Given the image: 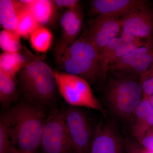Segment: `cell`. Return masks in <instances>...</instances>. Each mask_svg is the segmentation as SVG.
<instances>
[{"label": "cell", "instance_id": "obj_1", "mask_svg": "<svg viewBox=\"0 0 153 153\" xmlns=\"http://www.w3.org/2000/svg\"><path fill=\"white\" fill-rule=\"evenodd\" d=\"M6 113L12 145L19 149L35 153L41 146L46 121L42 107L29 101L23 102Z\"/></svg>", "mask_w": 153, "mask_h": 153}, {"label": "cell", "instance_id": "obj_2", "mask_svg": "<svg viewBox=\"0 0 153 153\" xmlns=\"http://www.w3.org/2000/svg\"><path fill=\"white\" fill-rule=\"evenodd\" d=\"M99 54L83 33L67 48L57 63L63 72L95 83L104 80L109 68L100 60Z\"/></svg>", "mask_w": 153, "mask_h": 153}, {"label": "cell", "instance_id": "obj_3", "mask_svg": "<svg viewBox=\"0 0 153 153\" xmlns=\"http://www.w3.org/2000/svg\"><path fill=\"white\" fill-rule=\"evenodd\" d=\"M19 80L29 101L42 106L55 98L57 85L54 71L42 60H33L22 68L19 73Z\"/></svg>", "mask_w": 153, "mask_h": 153}, {"label": "cell", "instance_id": "obj_4", "mask_svg": "<svg viewBox=\"0 0 153 153\" xmlns=\"http://www.w3.org/2000/svg\"><path fill=\"white\" fill-rule=\"evenodd\" d=\"M143 98L140 79L131 76L111 79L107 87L105 99L109 109L124 121H130Z\"/></svg>", "mask_w": 153, "mask_h": 153}, {"label": "cell", "instance_id": "obj_5", "mask_svg": "<svg viewBox=\"0 0 153 153\" xmlns=\"http://www.w3.org/2000/svg\"><path fill=\"white\" fill-rule=\"evenodd\" d=\"M57 88L71 106L86 107L105 113L101 103L93 94L89 83L82 77L54 70Z\"/></svg>", "mask_w": 153, "mask_h": 153}, {"label": "cell", "instance_id": "obj_6", "mask_svg": "<svg viewBox=\"0 0 153 153\" xmlns=\"http://www.w3.org/2000/svg\"><path fill=\"white\" fill-rule=\"evenodd\" d=\"M41 147L44 153H76L66 126L64 111L55 110L46 119Z\"/></svg>", "mask_w": 153, "mask_h": 153}, {"label": "cell", "instance_id": "obj_7", "mask_svg": "<svg viewBox=\"0 0 153 153\" xmlns=\"http://www.w3.org/2000/svg\"><path fill=\"white\" fill-rule=\"evenodd\" d=\"M64 114L76 153H89L93 135L86 115L79 108L71 106L64 111Z\"/></svg>", "mask_w": 153, "mask_h": 153}, {"label": "cell", "instance_id": "obj_8", "mask_svg": "<svg viewBox=\"0 0 153 153\" xmlns=\"http://www.w3.org/2000/svg\"><path fill=\"white\" fill-rule=\"evenodd\" d=\"M122 32L120 17L100 15L91 19L84 33L92 42L99 53L113 39Z\"/></svg>", "mask_w": 153, "mask_h": 153}, {"label": "cell", "instance_id": "obj_9", "mask_svg": "<svg viewBox=\"0 0 153 153\" xmlns=\"http://www.w3.org/2000/svg\"><path fill=\"white\" fill-rule=\"evenodd\" d=\"M83 9L79 4L67 10L60 19L61 35L55 50V59L58 62L63 53L77 38L82 30L83 20Z\"/></svg>", "mask_w": 153, "mask_h": 153}, {"label": "cell", "instance_id": "obj_10", "mask_svg": "<svg viewBox=\"0 0 153 153\" xmlns=\"http://www.w3.org/2000/svg\"><path fill=\"white\" fill-rule=\"evenodd\" d=\"M122 32L142 39H152L153 12L149 6L137 9L120 17Z\"/></svg>", "mask_w": 153, "mask_h": 153}, {"label": "cell", "instance_id": "obj_11", "mask_svg": "<svg viewBox=\"0 0 153 153\" xmlns=\"http://www.w3.org/2000/svg\"><path fill=\"white\" fill-rule=\"evenodd\" d=\"M124 142L111 123H100L96 128L90 153H123Z\"/></svg>", "mask_w": 153, "mask_h": 153}, {"label": "cell", "instance_id": "obj_12", "mask_svg": "<svg viewBox=\"0 0 153 153\" xmlns=\"http://www.w3.org/2000/svg\"><path fill=\"white\" fill-rule=\"evenodd\" d=\"M149 6L145 0H94L91 2L90 13L96 16L110 15L121 17L131 11Z\"/></svg>", "mask_w": 153, "mask_h": 153}, {"label": "cell", "instance_id": "obj_13", "mask_svg": "<svg viewBox=\"0 0 153 153\" xmlns=\"http://www.w3.org/2000/svg\"><path fill=\"white\" fill-rule=\"evenodd\" d=\"M130 121L132 135L140 143L146 133L153 127V109L149 98L143 97Z\"/></svg>", "mask_w": 153, "mask_h": 153}, {"label": "cell", "instance_id": "obj_14", "mask_svg": "<svg viewBox=\"0 0 153 153\" xmlns=\"http://www.w3.org/2000/svg\"><path fill=\"white\" fill-rule=\"evenodd\" d=\"M29 7L22 1H0V24L4 30H16L19 17Z\"/></svg>", "mask_w": 153, "mask_h": 153}, {"label": "cell", "instance_id": "obj_15", "mask_svg": "<svg viewBox=\"0 0 153 153\" xmlns=\"http://www.w3.org/2000/svg\"><path fill=\"white\" fill-rule=\"evenodd\" d=\"M9 53L4 52L0 55V71L10 76L16 77L17 74L27 64L37 59L32 58L21 51Z\"/></svg>", "mask_w": 153, "mask_h": 153}, {"label": "cell", "instance_id": "obj_16", "mask_svg": "<svg viewBox=\"0 0 153 153\" xmlns=\"http://www.w3.org/2000/svg\"><path fill=\"white\" fill-rule=\"evenodd\" d=\"M29 7L39 26L44 27L53 22L57 9L52 0H35Z\"/></svg>", "mask_w": 153, "mask_h": 153}, {"label": "cell", "instance_id": "obj_17", "mask_svg": "<svg viewBox=\"0 0 153 153\" xmlns=\"http://www.w3.org/2000/svg\"><path fill=\"white\" fill-rule=\"evenodd\" d=\"M17 97L16 77L0 71V102L1 105L9 106L16 100Z\"/></svg>", "mask_w": 153, "mask_h": 153}, {"label": "cell", "instance_id": "obj_18", "mask_svg": "<svg viewBox=\"0 0 153 153\" xmlns=\"http://www.w3.org/2000/svg\"><path fill=\"white\" fill-rule=\"evenodd\" d=\"M153 49L152 39L146 45L138 48L125 55L108 66V68L114 71L125 72L132 63Z\"/></svg>", "mask_w": 153, "mask_h": 153}, {"label": "cell", "instance_id": "obj_19", "mask_svg": "<svg viewBox=\"0 0 153 153\" xmlns=\"http://www.w3.org/2000/svg\"><path fill=\"white\" fill-rule=\"evenodd\" d=\"M30 44L36 52L46 53L52 45L53 36L46 27L39 26L30 37Z\"/></svg>", "mask_w": 153, "mask_h": 153}, {"label": "cell", "instance_id": "obj_20", "mask_svg": "<svg viewBox=\"0 0 153 153\" xmlns=\"http://www.w3.org/2000/svg\"><path fill=\"white\" fill-rule=\"evenodd\" d=\"M39 26H40L29 7L20 15L16 31L21 37L30 38L31 34Z\"/></svg>", "mask_w": 153, "mask_h": 153}, {"label": "cell", "instance_id": "obj_21", "mask_svg": "<svg viewBox=\"0 0 153 153\" xmlns=\"http://www.w3.org/2000/svg\"><path fill=\"white\" fill-rule=\"evenodd\" d=\"M21 36L16 30H4L0 33V47L4 52L13 53L21 49Z\"/></svg>", "mask_w": 153, "mask_h": 153}, {"label": "cell", "instance_id": "obj_22", "mask_svg": "<svg viewBox=\"0 0 153 153\" xmlns=\"http://www.w3.org/2000/svg\"><path fill=\"white\" fill-rule=\"evenodd\" d=\"M10 134V123L6 112L0 118V153H13Z\"/></svg>", "mask_w": 153, "mask_h": 153}, {"label": "cell", "instance_id": "obj_23", "mask_svg": "<svg viewBox=\"0 0 153 153\" xmlns=\"http://www.w3.org/2000/svg\"><path fill=\"white\" fill-rule=\"evenodd\" d=\"M143 93L149 96L153 94V63L150 68L140 76Z\"/></svg>", "mask_w": 153, "mask_h": 153}, {"label": "cell", "instance_id": "obj_24", "mask_svg": "<svg viewBox=\"0 0 153 153\" xmlns=\"http://www.w3.org/2000/svg\"><path fill=\"white\" fill-rule=\"evenodd\" d=\"M124 146L127 153H147L139 143L133 140L127 139L124 142Z\"/></svg>", "mask_w": 153, "mask_h": 153}, {"label": "cell", "instance_id": "obj_25", "mask_svg": "<svg viewBox=\"0 0 153 153\" xmlns=\"http://www.w3.org/2000/svg\"><path fill=\"white\" fill-rule=\"evenodd\" d=\"M139 144L148 152L153 151V127L146 133Z\"/></svg>", "mask_w": 153, "mask_h": 153}, {"label": "cell", "instance_id": "obj_26", "mask_svg": "<svg viewBox=\"0 0 153 153\" xmlns=\"http://www.w3.org/2000/svg\"><path fill=\"white\" fill-rule=\"evenodd\" d=\"M55 5L57 9L72 8L80 4L79 0H55Z\"/></svg>", "mask_w": 153, "mask_h": 153}, {"label": "cell", "instance_id": "obj_27", "mask_svg": "<svg viewBox=\"0 0 153 153\" xmlns=\"http://www.w3.org/2000/svg\"><path fill=\"white\" fill-rule=\"evenodd\" d=\"M12 152H13V153H35L33 152H29V151L22 150L19 149L13 146L12 149Z\"/></svg>", "mask_w": 153, "mask_h": 153}, {"label": "cell", "instance_id": "obj_28", "mask_svg": "<svg viewBox=\"0 0 153 153\" xmlns=\"http://www.w3.org/2000/svg\"><path fill=\"white\" fill-rule=\"evenodd\" d=\"M149 101L150 102L151 105L153 109V95H152L149 98Z\"/></svg>", "mask_w": 153, "mask_h": 153}, {"label": "cell", "instance_id": "obj_29", "mask_svg": "<svg viewBox=\"0 0 153 153\" xmlns=\"http://www.w3.org/2000/svg\"><path fill=\"white\" fill-rule=\"evenodd\" d=\"M146 152H147V153H153V151H152V152H148V151H146Z\"/></svg>", "mask_w": 153, "mask_h": 153}]
</instances>
